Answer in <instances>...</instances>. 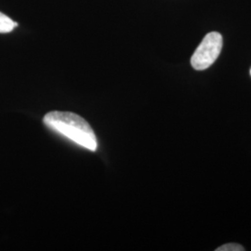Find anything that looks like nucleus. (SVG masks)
I'll list each match as a JSON object with an SVG mask.
<instances>
[{"mask_svg": "<svg viewBox=\"0 0 251 251\" xmlns=\"http://www.w3.org/2000/svg\"><path fill=\"white\" fill-rule=\"evenodd\" d=\"M43 122L50 129L63 135L75 144L90 151H96L97 138L90 124L80 116L71 112L53 111L46 114Z\"/></svg>", "mask_w": 251, "mask_h": 251, "instance_id": "1", "label": "nucleus"}, {"mask_svg": "<svg viewBox=\"0 0 251 251\" xmlns=\"http://www.w3.org/2000/svg\"><path fill=\"white\" fill-rule=\"evenodd\" d=\"M223 49V36L218 32L207 34L191 58L194 69L206 70L215 63Z\"/></svg>", "mask_w": 251, "mask_h": 251, "instance_id": "2", "label": "nucleus"}, {"mask_svg": "<svg viewBox=\"0 0 251 251\" xmlns=\"http://www.w3.org/2000/svg\"><path fill=\"white\" fill-rule=\"evenodd\" d=\"M18 26V24L13 22L4 13L0 12V34H6L11 32L15 27Z\"/></svg>", "mask_w": 251, "mask_h": 251, "instance_id": "3", "label": "nucleus"}, {"mask_svg": "<svg viewBox=\"0 0 251 251\" xmlns=\"http://www.w3.org/2000/svg\"><path fill=\"white\" fill-rule=\"evenodd\" d=\"M245 251V248H243L241 245L239 244H234V243H231V244H226L224 245L220 248H218L216 251Z\"/></svg>", "mask_w": 251, "mask_h": 251, "instance_id": "4", "label": "nucleus"}, {"mask_svg": "<svg viewBox=\"0 0 251 251\" xmlns=\"http://www.w3.org/2000/svg\"></svg>", "mask_w": 251, "mask_h": 251, "instance_id": "5", "label": "nucleus"}]
</instances>
